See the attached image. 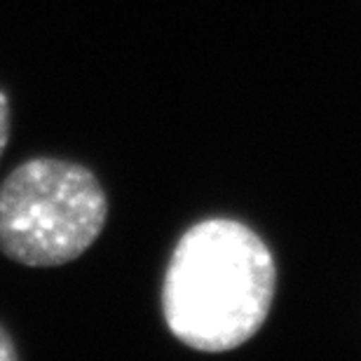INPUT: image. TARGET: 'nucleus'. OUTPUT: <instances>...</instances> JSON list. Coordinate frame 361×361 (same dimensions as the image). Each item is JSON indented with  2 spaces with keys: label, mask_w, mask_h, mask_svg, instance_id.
<instances>
[{
  "label": "nucleus",
  "mask_w": 361,
  "mask_h": 361,
  "mask_svg": "<svg viewBox=\"0 0 361 361\" xmlns=\"http://www.w3.org/2000/svg\"><path fill=\"white\" fill-rule=\"evenodd\" d=\"M7 141H10V101L7 94L0 90V157H3Z\"/></svg>",
  "instance_id": "3"
},
{
  "label": "nucleus",
  "mask_w": 361,
  "mask_h": 361,
  "mask_svg": "<svg viewBox=\"0 0 361 361\" xmlns=\"http://www.w3.org/2000/svg\"><path fill=\"white\" fill-rule=\"evenodd\" d=\"M19 359V352L14 348L10 334L0 326V361H17Z\"/></svg>",
  "instance_id": "4"
},
{
  "label": "nucleus",
  "mask_w": 361,
  "mask_h": 361,
  "mask_svg": "<svg viewBox=\"0 0 361 361\" xmlns=\"http://www.w3.org/2000/svg\"><path fill=\"white\" fill-rule=\"evenodd\" d=\"M277 265L249 226L207 219L180 235L162 279L171 336L197 352H230L251 341L270 314Z\"/></svg>",
  "instance_id": "1"
},
{
  "label": "nucleus",
  "mask_w": 361,
  "mask_h": 361,
  "mask_svg": "<svg viewBox=\"0 0 361 361\" xmlns=\"http://www.w3.org/2000/svg\"><path fill=\"white\" fill-rule=\"evenodd\" d=\"M108 219V200L87 167L33 157L0 183V251L26 268L80 258Z\"/></svg>",
  "instance_id": "2"
}]
</instances>
